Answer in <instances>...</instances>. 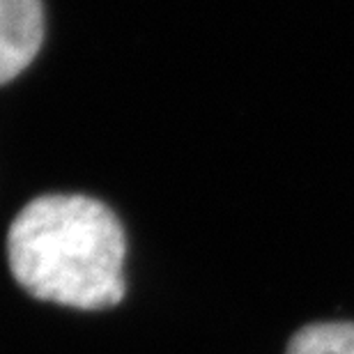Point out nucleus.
<instances>
[{"label": "nucleus", "mask_w": 354, "mask_h": 354, "mask_svg": "<svg viewBox=\"0 0 354 354\" xmlns=\"http://www.w3.org/2000/svg\"><path fill=\"white\" fill-rule=\"evenodd\" d=\"M44 39L41 0H0V86L24 72Z\"/></svg>", "instance_id": "f03ea898"}, {"label": "nucleus", "mask_w": 354, "mask_h": 354, "mask_svg": "<svg viewBox=\"0 0 354 354\" xmlns=\"http://www.w3.org/2000/svg\"><path fill=\"white\" fill-rule=\"evenodd\" d=\"M286 354H354L352 322H317L290 338Z\"/></svg>", "instance_id": "7ed1b4c3"}, {"label": "nucleus", "mask_w": 354, "mask_h": 354, "mask_svg": "<svg viewBox=\"0 0 354 354\" xmlns=\"http://www.w3.org/2000/svg\"><path fill=\"white\" fill-rule=\"evenodd\" d=\"M127 239L102 201L76 194L39 196L7 230V260L28 295L97 310L124 297Z\"/></svg>", "instance_id": "f257e3e1"}]
</instances>
